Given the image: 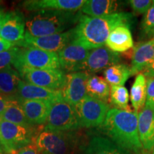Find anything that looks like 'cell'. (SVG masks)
Instances as JSON below:
<instances>
[{
  "label": "cell",
  "instance_id": "6da1fadb",
  "mask_svg": "<svg viewBox=\"0 0 154 154\" xmlns=\"http://www.w3.org/2000/svg\"><path fill=\"white\" fill-rule=\"evenodd\" d=\"M134 22V14L125 11L97 17L82 14L76 26L73 28V41L88 50L103 47L113 29L121 25L131 28Z\"/></svg>",
  "mask_w": 154,
  "mask_h": 154
},
{
  "label": "cell",
  "instance_id": "7a4b0ae2",
  "mask_svg": "<svg viewBox=\"0 0 154 154\" xmlns=\"http://www.w3.org/2000/svg\"><path fill=\"white\" fill-rule=\"evenodd\" d=\"M99 129L116 145L132 154H143L140 140L138 114L133 111L110 109Z\"/></svg>",
  "mask_w": 154,
  "mask_h": 154
},
{
  "label": "cell",
  "instance_id": "3957f363",
  "mask_svg": "<svg viewBox=\"0 0 154 154\" xmlns=\"http://www.w3.org/2000/svg\"><path fill=\"white\" fill-rule=\"evenodd\" d=\"M81 11L76 12L59 10H41L32 12L26 18V33L39 37L62 33L77 24Z\"/></svg>",
  "mask_w": 154,
  "mask_h": 154
},
{
  "label": "cell",
  "instance_id": "277c9868",
  "mask_svg": "<svg viewBox=\"0 0 154 154\" xmlns=\"http://www.w3.org/2000/svg\"><path fill=\"white\" fill-rule=\"evenodd\" d=\"M39 154H76L80 135L76 131H61L44 128L34 140Z\"/></svg>",
  "mask_w": 154,
  "mask_h": 154
},
{
  "label": "cell",
  "instance_id": "5b68a950",
  "mask_svg": "<svg viewBox=\"0 0 154 154\" xmlns=\"http://www.w3.org/2000/svg\"><path fill=\"white\" fill-rule=\"evenodd\" d=\"M81 128L74 107L63 99L50 102L49 116L44 128L61 131H74Z\"/></svg>",
  "mask_w": 154,
  "mask_h": 154
},
{
  "label": "cell",
  "instance_id": "8992f818",
  "mask_svg": "<svg viewBox=\"0 0 154 154\" xmlns=\"http://www.w3.org/2000/svg\"><path fill=\"white\" fill-rule=\"evenodd\" d=\"M17 72L29 69H61L58 54L32 47H20L13 63Z\"/></svg>",
  "mask_w": 154,
  "mask_h": 154
},
{
  "label": "cell",
  "instance_id": "52a82bcc",
  "mask_svg": "<svg viewBox=\"0 0 154 154\" xmlns=\"http://www.w3.org/2000/svg\"><path fill=\"white\" fill-rule=\"evenodd\" d=\"M0 132L5 147V154H14L23 147L34 143L35 140L34 127L14 124L0 119Z\"/></svg>",
  "mask_w": 154,
  "mask_h": 154
},
{
  "label": "cell",
  "instance_id": "ba28073f",
  "mask_svg": "<svg viewBox=\"0 0 154 154\" xmlns=\"http://www.w3.org/2000/svg\"><path fill=\"white\" fill-rule=\"evenodd\" d=\"M81 128L99 127L110 109L109 103L89 96H86L74 106Z\"/></svg>",
  "mask_w": 154,
  "mask_h": 154
},
{
  "label": "cell",
  "instance_id": "9c48e42d",
  "mask_svg": "<svg viewBox=\"0 0 154 154\" xmlns=\"http://www.w3.org/2000/svg\"><path fill=\"white\" fill-rule=\"evenodd\" d=\"M19 73L24 82L55 91H61L66 80V74L61 69H25Z\"/></svg>",
  "mask_w": 154,
  "mask_h": 154
},
{
  "label": "cell",
  "instance_id": "30bf717a",
  "mask_svg": "<svg viewBox=\"0 0 154 154\" xmlns=\"http://www.w3.org/2000/svg\"><path fill=\"white\" fill-rule=\"evenodd\" d=\"M74 38L73 28L62 33L34 37L25 32L24 38L17 44L19 47L36 48L44 51L58 53L63 49Z\"/></svg>",
  "mask_w": 154,
  "mask_h": 154
},
{
  "label": "cell",
  "instance_id": "8fae6325",
  "mask_svg": "<svg viewBox=\"0 0 154 154\" xmlns=\"http://www.w3.org/2000/svg\"><path fill=\"white\" fill-rule=\"evenodd\" d=\"M120 54L111 51L106 46L91 49L86 60L81 67L80 72L84 71L88 74H94L105 70L109 66L120 63Z\"/></svg>",
  "mask_w": 154,
  "mask_h": 154
},
{
  "label": "cell",
  "instance_id": "7c38bea8",
  "mask_svg": "<svg viewBox=\"0 0 154 154\" xmlns=\"http://www.w3.org/2000/svg\"><path fill=\"white\" fill-rule=\"evenodd\" d=\"M89 75L84 72H76L66 74L65 85L61 90L63 99L73 106L78 104L87 96L86 84Z\"/></svg>",
  "mask_w": 154,
  "mask_h": 154
},
{
  "label": "cell",
  "instance_id": "4fadbf2b",
  "mask_svg": "<svg viewBox=\"0 0 154 154\" xmlns=\"http://www.w3.org/2000/svg\"><path fill=\"white\" fill-rule=\"evenodd\" d=\"M89 51L72 40L57 53L61 69L64 72H80Z\"/></svg>",
  "mask_w": 154,
  "mask_h": 154
},
{
  "label": "cell",
  "instance_id": "5bb4252c",
  "mask_svg": "<svg viewBox=\"0 0 154 154\" xmlns=\"http://www.w3.org/2000/svg\"><path fill=\"white\" fill-rule=\"evenodd\" d=\"M84 0H29L22 2L25 10L34 12L41 10H59L76 12L79 11Z\"/></svg>",
  "mask_w": 154,
  "mask_h": 154
},
{
  "label": "cell",
  "instance_id": "9a60e30c",
  "mask_svg": "<svg viewBox=\"0 0 154 154\" xmlns=\"http://www.w3.org/2000/svg\"><path fill=\"white\" fill-rule=\"evenodd\" d=\"M26 18L19 11L6 13L5 21L2 28L0 38L11 43L17 44L24 38Z\"/></svg>",
  "mask_w": 154,
  "mask_h": 154
},
{
  "label": "cell",
  "instance_id": "2e32d148",
  "mask_svg": "<svg viewBox=\"0 0 154 154\" xmlns=\"http://www.w3.org/2000/svg\"><path fill=\"white\" fill-rule=\"evenodd\" d=\"M138 128L143 149L151 151L154 148V108L145 106L138 113Z\"/></svg>",
  "mask_w": 154,
  "mask_h": 154
},
{
  "label": "cell",
  "instance_id": "e0dca14e",
  "mask_svg": "<svg viewBox=\"0 0 154 154\" xmlns=\"http://www.w3.org/2000/svg\"><path fill=\"white\" fill-rule=\"evenodd\" d=\"M154 60V38L140 42L134 47L130 67L131 76L143 72Z\"/></svg>",
  "mask_w": 154,
  "mask_h": 154
},
{
  "label": "cell",
  "instance_id": "ac0fdd59",
  "mask_svg": "<svg viewBox=\"0 0 154 154\" xmlns=\"http://www.w3.org/2000/svg\"><path fill=\"white\" fill-rule=\"evenodd\" d=\"M61 96V91L40 87L23 80H21L19 82L17 94V99L18 100L51 101Z\"/></svg>",
  "mask_w": 154,
  "mask_h": 154
},
{
  "label": "cell",
  "instance_id": "d6986e66",
  "mask_svg": "<svg viewBox=\"0 0 154 154\" xmlns=\"http://www.w3.org/2000/svg\"><path fill=\"white\" fill-rule=\"evenodd\" d=\"M29 123L33 126L47 124L50 102L34 100H19Z\"/></svg>",
  "mask_w": 154,
  "mask_h": 154
},
{
  "label": "cell",
  "instance_id": "ffe728a7",
  "mask_svg": "<svg viewBox=\"0 0 154 154\" xmlns=\"http://www.w3.org/2000/svg\"><path fill=\"white\" fill-rule=\"evenodd\" d=\"M105 45L116 53H124L132 49L134 40L129 26L121 25L113 29L108 36Z\"/></svg>",
  "mask_w": 154,
  "mask_h": 154
},
{
  "label": "cell",
  "instance_id": "44dd1931",
  "mask_svg": "<svg viewBox=\"0 0 154 154\" xmlns=\"http://www.w3.org/2000/svg\"><path fill=\"white\" fill-rule=\"evenodd\" d=\"M119 2L113 0H87L80 9L88 17H103L118 12Z\"/></svg>",
  "mask_w": 154,
  "mask_h": 154
},
{
  "label": "cell",
  "instance_id": "7402d4cb",
  "mask_svg": "<svg viewBox=\"0 0 154 154\" xmlns=\"http://www.w3.org/2000/svg\"><path fill=\"white\" fill-rule=\"evenodd\" d=\"M21 80L19 73L13 67L9 66L0 70V94L10 99H17Z\"/></svg>",
  "mask_w": 154,
  "mask_h": 154
},
{
  "label": "cell",
  "instance_id": "603a6c76",
  "mask_svg": "<svg viewBox=\"0 0 154 154\" xmlns=\"http://www.w3.org/2000/svg\"><path fill=\"white\" fill-rule=\"evenodd\" d=\"M127 152L116 146L110 139L97 136L91 138L86 146L84 154H126Z\"/></svg>",
  "mask_w": 154,
  "mask_h": 154
},
{
  "label": "cell",
  "instance_id": "cb8c5ba5",
  "mask_svg": "<svg viewBox=\"0 0 154 154\" xmlns=\"http://www.w3.org/2000/svg\"><path fill=\"white\" fill-rule=\"evenodd\" d=\"M111 88L104 79L96 74H90L86 84V94L94 99L109 103Z\"/></svg>",
  "mask_w": 154,
  "mask_h": 154
},
{
  "label": "cell",
  "instance_id": "d4e9b609",
  "mask_svg": "<svg viewBox=\"0 0 154 154\" xmlns=\"http://www.w3.org/2000/svg\"><path fill=\"white\" fill-rule=\"evenodd\" d=\"M147 82L142 73L137 74L131 88V101L134 112L138 114L146 105Z\"/></svg>",
  "mask_w": 154,
  "mask_h": 154
},
{
  "label": "cell",
  "instance_id": "484cf974",
  "mask_svg": "<svg viewBox=\"0 0 154 154\" xmlns=\"http://www.w3.org/2000/svg\"><path fill=\"white\" fill-rule=\"evenodd\" d=\"M104 79L111 86H124L131 76L130 67L125 63H117L109 66L103 72Z\"/></svg>",
  "mask_w": 154,
  "mask_h": 154
},
{
  "label": "cell",
  "instance_id": "4316f807",
  "mask_svg": "<svg viewBox=\"0 0 154 154\" xmlns=\"http://www.w3.org/2000/svg\"><path fill=\"white\" fill-rule=\"evenodd\" d=\"M0 119L21 126L34 127L29 123L25 116L22 106L17 99H11L8 106L2 113V114L0 116Z\"/></svg>",
  "mask_w": 154,
  "mask_h": 154
},
{
  "label": "cell",
  "instance_id": "83f0119b",
  "mask_svg": "<svg viewBox=\"0 0 154 154\" xmlns=\"http://www.w3.org/2000/svg\"><path fill=\"white\" fill-rule=\"evenodd\" d=\"M109 101L114 109L132 111L128 105L129 95L127 88L124 86H111Z\"/></svg>",
  "mask_w": 154,
  "mask_h": 154
},
{
  "label": "cell",
  "instance_id": "f1b7e54d",
  "mask_svg": "<svg viewBox=\"0 0 154 154\" xmlns=\"http://www.w3.org/2000/svg\"><path fill=\"white\" fill-rule=\"evenodd\" d=\"M141 32L146 36H150L151 32L154 29V1L144 14L141 25Z\"/></svg>",
  "mask_w": 154,
  "mask_h": 154
},
{
  "label": "cell",
  "instance_id": "f546056e",
  "mask_svg": "<svg viewBox=\"0 0 154 154\" xmlns=\"http://www.w3.org/2000/svg\"><path fill=\"white\" fill-rule=\"evenodd\" d=\"M20 47H14L7 51L0 52V70L13 65Z\"/></svg>",
  "mask_w": 154,
  "mask_h": 154
},
{
  "label": "cell",
  "instance_id": "4dcf8cb0",
  "mask_svg": "<svg viewBox=\"0 0 154 154\" xmlns=\"http://www.w3.org/2000/svg\"><path fill=\"white\" fill-rule=\"evenodd\" d=\"M128 2L135 13H136V14H144L151 7L153 1H150V0H130Z\"/></svg>",
  "mask_w": 154,
  "mask_h": 154
},
{
  "label": "cell",
  "instance_id": "1f68e13d",
  "mask_svg": "<svg viewBox=\"0 0 154 154\" xmlns=\"http://www.w3.org/2000/svg\"><path fill=\"white\" fill-rule=\"evenodd\" d=\"M145 106L154 108V79H149L147 81L146 101Z\"/></svg>",
  "mask_w": 154,
  "mask_h": 154
},
{
  "label": "cell",
  "instance_id": "d6a6232c",
  "mask_svg": "<svg viewBox=\"0 0 154 154\" xmlns=\"http://www.w3.org/2000/svg\"><path fill=\"white\" fill-rule=\"evenodd\" d=\"M14 154H39V152L34 142V143L19 149Z\"/></svg>",
  "mask_w": 154,
  "mask_h": 154
},
{
  "label": "cell",
  "instance_id": "836d02e7",
  "mask_svg": "<svg viewBox=\"0 0 154 154\" xmlns=\"http://www.w3.org/2000/svg\"><path fill=\"white\" fill-rule=\"evenodd\" d=\"M11 99L10 98L6 97V96L0 94V116L2 114V113L8 106Z\"/></svg>",
  "mask_w": 154,
  "mask_h": 154
},
{
  "label": "cell",
  "instance_id": "e575fe53",
  "mask_svg": "<svg viewBox=\"0 0 154 154\" xmlns=\"http://www.w3.org/2000/svg\"><path fill=\"white\" fill-rule=\"evenodd\" d=\"M14 47H17L16 44L11 43V42H9L0 38V52L7 51V50L10 49Z\"/></svg>",
  "mask_w": 154,
  "mask_h": 154
},
{
  "label": "cell",
  "instance_id": "d590c367",
  "mask_svg": "<svg viewBox=\"0 0 154 154\" xmlns=\"http://www.w3.org/2000/svg\"><path fill=\"white\" fill-rule=\"evenodd\" d=\"M146 78L148 79H154V60L152 61L151 64L143 71V73H142Z\"/></svg>",
  "mask_w": 154,
  "mask_h": 154
},
{
  "label": "cell",
  "instance_id": "8d00e7d4",
  "mask_svg": "<svg viewBox=\"0 0 154 154\" xmlns=\"http://www.w3.org/2000/svg\"><path fill=\"white\" fill-rule=\"evenodd\" d=\"M5 17H6V13L0 14V33H1L2 28L3 24L5 21Z\"/></svg>",
  "mask_w": 154,
  "mask_h": 154
},
{
  "label": "cell",
  "instance_id": "74e56055",
  "mask_svg": "<svg viewBox=\"0 0 154 154\" xmlns=\"http://www.w3.org/2000/svg\"><path fill=\"white\" fill-rule=\"evenodd\" d=\"M0 153L1 154H5V147H4V144L2 142V138L1 132H0Z\"/></svg>",
  "mask_w": 154,
  "mask_h": 154
},
{
  "label": "cell",
  "instance_id": "f35d334b",
  "mask_svg": "<svg viewBox=\"0 0 154 154\" xmlns=\"http://www.w3.org/2000/svg\"><path fill=\"white\" fill-rule=\"evenodd\" d=\"M150 36H153V38H154V29H153V31L151 32V35H150Z\"/></svg>",
  "mask_w": 154,
  "mask_h": 154
},
{
  "label": "cell",
  "instance_id": "ab89813d",
  "mask_svg": "<svg viewBox=\"0 0 154 154\" xmlns=\"http://www.w3.org/2000/svg\"><path fill=\"white\" fill-rule=\"evenodd\" d=\"M2 13H4L3 12V9L1 8V7H0V14H2Z\"/></svg>",
  "mask_w": 154,
  "mask_h": 154
},
{
  "label": "cell",
  "instance_id": "60d3db41",
  "mask_svg": "<svg viewBox=\"0 0 154 154\" xmlns=\"http://www.w3.org/2000/svg\"><path fill=\"white\" fill-rule=\"evenodd\" d=\"M152 154H154V148L153 149V153H152Z\"/></svg>",
  "mask_w": 154,
  "mask_h": 154
},
{
  "label": "cell",
  "instance_id": "b9f144b4",
  "mask_svg": "<svg viewBox=\"0 0 154 154\" xmlns=\"http://www.w3.org/2000/svg\"><path fill=\"white\" fill-rule=\"evenodd\" d=\"M126 154H132V153H127Z\"/></svg>",
  "mask_w": 154,
  "mask_h": 154
},
{
  "label": "cell",
  "instance_id": "7bdbcfd3",
  "mask_svg": "<svg viewBox=\"0 0 154 154\" xmlns=\"http://www.w3.org/2000/svg\"><path fill=\"white\" fill-rule=\"evenodd\" d=\"M0 154H1V153H0Z\"/></svg>",
  "mask_w": 154,
  "mask_h": 154
}]
</instances>
